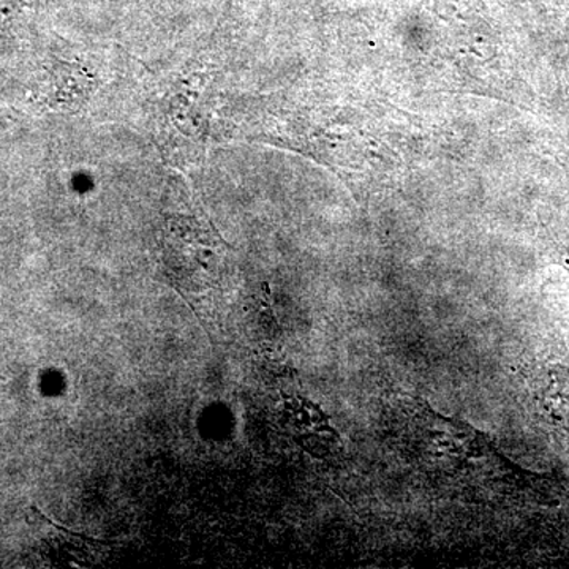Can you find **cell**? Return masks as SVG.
<instances>
[{
	"instance_id": "2",
	"label": "cell",
	"mask_w": 569,
	"mask_h": 569,
	"mask_svg": "<svg viewBox=\"0 0 569 569\" xmlns=\"http://www.w3.org/2000/svg\"><path fill=\"white\" fill-rule=\"evenodd\" d=\"M39 0H0V39H6L20 28L36 9Z\"/></svg>"
},
{
	"instance_id": "1",
	"label": "cell",
	"mask_w": 569,
	"mask_h": 569,
	"mask_svg": "<svg viewBox=\"0 0 569 569\" xmlns=\"http://www.w3.org/2000/svg\"><path fill=\"white\" fill-rule=\"evenodd\" d=\"M160 246L164 277L197 312L198 305L222 284L230 246L209 220L181 213L164 217Z\"/></svg>"
}]
</instances>
